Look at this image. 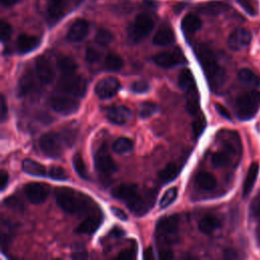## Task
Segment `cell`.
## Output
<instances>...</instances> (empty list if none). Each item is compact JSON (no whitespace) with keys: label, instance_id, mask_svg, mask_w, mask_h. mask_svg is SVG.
<instances>
[{"label":"cell","instance_id":"4316f807","mask_svg":"<svg viewBox=\"0 0 260 260\" xmlns=\"http://www.w3.org/2000/svg\"><path fill=\"white\" fill-rule=\"evenodd\" d=\"M178 85L181 90L190 92L195 88V80L192 72L189 69L181 70L178 76Z\"/></svg>","mask_w":260,"mask_h":260},{"label":"cell","instance_id":"ee69618b","mask_svg":"<svg viewBox=\"0 0 260 260\" xmlns=\"http://www.w3.org/2000/svg\"><path fill=\"white\" fill-rule=\"evenodd\" d=\"M11 35H12V27L8 22L2 20L1 23H0V38H1V41L2 42L8 41Z\"/></svg>","mask_w":260,"mask_h":260},{"label":"cell","instance_id":"c3c4849f","mask_svg":"<svg viewBox=\"0 0 260 260\" xmlns=\"http://www.w3.org/2000/svg\"><path fill=\"white\" fill-rule=\"evenodd\" d=\"M111 212H112V214H113L117 219H119L120 221L126 222L127 219H128V217H127V215L125 214V212H123L121 209H119V207L112 206V207H111Z\"/></svg>","mask_w":260,"mask_h":260},{"label":"cell","instance_id":"9f6ffc18","mask_svg":"<svg viewBox=\"0 0 260 260\" xmlns=\"http://www.w3.org/2000/svg\"><path fill=\"white\" fill-rule=\"evenodd\" d=\"M87 257H88V254L86 251H79V252H75L72 254L73 259H84Z\"/></svg>","mask_w":260,"mask_h":260},{"label":"cell","instance_id":"603a6c76","mask_svg":"<svg viewBox=\"0 0 260 260\" xmlns=\"http://www.w3.org/2000/svg\"><path fill=\"white\" fill-rule=\"evenodd\" d=\"M21 168L24 173H27L31 176L43 177L46 175L45 167L42 164H40L34 160H31V159L23 160Z\"/></svg>","mask_w":260,"mask_h":260},{"label":"cell","instance_id":"7c38bea8","mask_svg":"<svg viewBox=\"0 0 260 260\" xmlns=\"http://www.w3.org/2000/svg\"><path fill=\"white\" fill-rule=\"evenodd\" d=\"M251 33L247 29L239 28L230 35L228 39V46L234 51H239L247 47L251 43Z\"/></svg>","mask_w":260,"mask_h":260},{"label":"cell","instance_id":"f5cc1de1","mask_svg":"<svg viewBox=\"0 0 260 260\" xmlns=\"http://www.w3.org/2000/svg\"><path fill=\"white\" fill-rule=\"evenodd\" d=\"M134 257V251L131 249H127L124 250L122 252H120V254L118 255V259H132Z\"/></svg>","mask_w":260,"mask_h":260},{"label":"cell","instance_id":"83f0119b","mask_svg":"<svg viewBox=\"0 0 260 260\" xmlns=\"http://www.w3.org/2000/svg\"><path fill=\"white\" fill-rule=\"evenodd\" d=\"M154 63L163 68H172L179 63L178 58L169 52H161V53L153 56Z\"/></svg>","mask_w":260,"mask_h":260},{"label":"cell","instance_id":"74e56055","mask_svg":"<svg viewBox=\"0 0 260 260\" xmlns=\"http://www.w3.org/2000/svg\"><path fill=\"white\" fill-rule=\"evenodd\" d=\"M157 111H158L157 104H154L152 102H143L142 104H140L138 114L141 118L145 119L152 116Z\"/></svg>","mask_w":260,"mask_h":260},{"label":"cell","instance_id":"f546056e","mask_svg":"<svg viewBox=\"0 0 260 260\" xmlns=\"http://www.w3.org/2000/svg\"><path fill=\"white\" fill-rule=\"evenodd\" d=\"M239 80L250 87H257L260 85V79L250 69L243 68L239 71Z\"/></svg>","mask_w":260,"mask_h":260},{"label":"cell","instance_id":"91938a15","mask_svg":"<svg viewBox=\"0 0 260 260\" xmlns=\"http://www.w3.org/2000/svg\"><path fill=\"white\" fill-rule=\"evenodd\" d=\"M113 233H114V236H116V237H121L122 235H124V232L117 227L113 230Z\"/></svg>","mask_w":260,"mask_h":260},{"label":"cell","instance_id":"277c9868","mask_svg":"<svg viewBox=\"0 0 260 260\" xmlns=\"http://www.w3.org/2000/svg\"><path fill=\"white\" fill-rule=\"evenodd\" d=\"M84 196L68 187H59L55 190V199L60 209L68 214H74L86 206Z\"/></svg>","mask_w":260,"mask_h":260},{"label":"cell","instance_id":"5b68a950","mask_svg":"<svg viewBox=\"0 0 260 260\" xmlns=\"http://www.w3.org/2000/svg\"><path fill=\"white\" fill-rule=\"evenodd\" d=\"M153 27L154 23L152 18L145 13H140L136 16L134 22L129 27V39L133 42H140L151 33Z\"/></svg>","mask_w":260,"mask_h":260},{"label":"cell","instance_id":"db71d44e","mask_svg":"<svg viewBox=\"0 0 260 260\" xmlns=\"http://www.w3.org/2000/svg\"><path fill=\"white\" fill-rule=\"evenodd\" d=\"M159 257H160L161 259H171V258L174 257L173 251H172L171 249H169V248H165V249H163V250H160V252H159Z\"/></svg>","mask_w":260,"mask_h":260},{"label":"cell","instance_id":"1f68e13d","mask_svg":"<svg viewBox=\"0 0 260 260\" xmlns=\"http://www.w3.org/2000/svg\"><path fill=\"white\" fill-rule=\"evenodd\" d=\"M231 154H233V153L230 152L227 149L215 152L213 154V158H212L213 165L215 167H218V168H223V167L229 166L231 164V162H232Z\"/></svg>","mask_w":260,"mask_h":260},{"label":"cell","instance_id":"8d00e7d4","mask_svg":"<svg viewBox=\"0 0 260 260\" xmlns=\"http://www.w3.org/2000/svg\"><path fill=\"white\" fill-rule=\"evenodd\" d=\"M95 41L102 47H107L113 41V34L107 29H101L95 36Z\"/></svg>","mask_w":260,"mask_h":260},{"label":"cell","instance_id":"6da1fadb","mask_svg":"<svg viewBox=\"0 0 260 260\" xmlns=\"http://www.w3.org/2000/svg\"><path fill=\"white\" fill-rule=\"evenodd\" d=\"M195 53L211 87L214 90L222 88L226 81V72L218 63L214 52L205 45H200L196 48Z\"/></svg>","mask_w":260,"mask_h":260},{"label":"cell","instance_id":"f907efd6","mask_svg":"<svg viewBox=\"0 0 260 260\" xmlns=\"http://www.w3.org/2000/svg\"><path fill=\"white\" fill-rule=\"evenodd\" d=\"M7 105H6V101H5V97L2 95L1 96V122H5L6 118H7Z\"/></svg>","mask_w":260,"mask_h":260},{"label":"cell","instance_id":"4fadbf2b","mask_svg":"<svg viewBox=\"0 0 260 260\" xmlns=\"http://www.w3.org/2000/svg\"><path fill=\"white\" fill-rule=\"evenodd\" d=\"M36 73L39 81L44 85H50L54 81V69L50 61L43 56L38 57L36 60Z\"/></svg>","mask_w":260,"mask_h":260},{"label":"cell","instance_id":"836d02e7","mask_svg":"<svg viewBox=\"0 0 260 260\" xmlns=\"http://www.w3.org/2000/svg\"><path fill=\"white\" fill-rule=\"evenodd\" d=\"M123 59L114 53L108 54L104 61V66L109 71H118L123 67Z\"/></svg>","mask_w":260,"mask_h":260},{"label":"cell","instance_id":"94428289","mask_svg":"<svg viewBox=\"0 0 260 260\" xmlns=\"http://www.w3.org/2000/svg\"><path fill=\"white\" fill-rule=\"evenodd\" d=\"M259 243H260V237H259Z\"/></svg>","mask_w":260,"mask_h":260},{"label":"cell","instance_id":"9a60e30c","mask_svg":"<svg viewBox=\"0 0 260 260\" xmlns=\"http://www.w3.org/2000/svg\"><path fill=\"white\" fill-rule=\"evenodd\" d=\"M89 30L90 25L86 19H77L71 24L66 38L70 42H81L88 36Z\"/></svg>","mask_w":260,"mask_h":260},{"label":"cell","instance_id":"f1b7e54d","mask_svg":"<svg viewBox=\"0 0 260 260\" xmlns=\"http://www.w3.org/2000/svg\"><path fill=\"white\" fill-rule=\"evenodd\" d=\"M72 166L76 172L83 180H90V175L87 170V166L83 159V155L81 153H76L72 158Z\"/></svg>","mask_w":260,"mask_h":260},{"label":"cell","instance_id":"e0dca14e","mask_svg":"<svg viewBox=\"0 0 260 260\" xmlns=\"http://www.w3.org/2000/svg\"><path fill=\"white\" fill-rule=\"evenodd\" d=\"M40 39L33 35L21 34L18 36L16 41V48L19 53L25 54L34 51L40 45Z\"/></svg>","mask_w":260,"mask_h":260},{"label":"cell","instance_id":"7a4b0ae2","mask_svg":"<svg viewBox=\"0 0 260 260\" xmlns=\"http://www.w3.org/2000/svg\"><path fill=\"white\" fill-rule=\"evenodd\" d=\"M155 238L163 245H174L179 240L178 216L161 219L155 228Z\"/></svg>","mask_w":260,"mask_h":260},{"label":"cell","instance_id":"52a82bcc","mask_svg":"<svg viewBox=\"0 0 260 260\" xmlns=\"http://www.w3.org/2000/svg\"><path fill=\"white\" fill-rule=\"evenodd\" d=\"M61 136L56 133L49 132L41 136L39 145L41 150L51 159H57L62 153Z\"/></svg>","mask_w":260,"mask_h":260},{"label":"cell","instance_id":"b9f144b4","mask_svg":"<svg viewBox=\"0 0 260 260\" xmlns=\"http://www.w3.org/2000/svg\"><path fill=\"white\" fill-rule=\"evenodd\" d=\"M205 126H206V121H205V118L203 116H200L197 119H195L193 124H192L193 135L195 137L200 136L203 133V131H204Z\"/></svg>","mask_w":260,"mask_h":260},{"label":"cell","instance_id":"7dc6e473","mask_svg":"<svg viewBox=\"0 0 260 260\" xmlns=\"http://www.w3.org/2000/svg\"><path fill=\"white\" fill-rule=\"evenodd\" d=\"M216 110L223 118H225L227 120H232V116L225 106L221 105V104H216Z\"/></svg>","mask_w":260,"mask_h":260},{"label":"cell","instance_id":"e575fe53","mask_svg":"<svg viewBox=\"0 0 260 260\" xmlns=\"http://www.w3.org/2000/svg\"><path fill=\"white\" fill-rule=\"evenodd\" d=\"M133 148L132 140L128 137H119L113 143V150L116 153H126L131 151Z\"/></svg>","mask_w":260,"mask_h":260},{"label":"cell","instance_id":"f35d334b","mask_svg":"<svg viewBox=\"0 0 260 260\" xmlns=\"http://www.w3.org/2000/svg\"><path fill=\"white\" fill-rule=\"evenodd\" d=\"M177 195H178V189L176 187L168 189L160 201L161 209H167L168 206H170L176 200Z\"/></svg>","mask_w":260,"mask_h":260},{"label":"cell","instance_id":"d6a6232c","mask_svg":"<svg viewBox=\"0 0 260 260\" xmlns=\"http://www.w3.org/2000/svg\"><path fill=\"white\" fill-rule=\"evenodd\" d=\"M57 65H58V68L60 69V71L63 74L74 73L77 69L76 61L69 56H63V57L59 58Z\"/></svg>","mask_w":260,"mask_h":260},{"label":"cell","instance_id":"816d5d0a","mask_svg":"<svg viewBox=\"0 0 260 260\" xmlns=\"http://www.w3.org/2000/svg\"><path fill=\"white\" fill-rule=\"evenodd\" d=\"M8 179H9L8 174L4 170H2L1 175H0V187H1L2 191L5 189L6 185L8 184Z\"/></svg>","mask_w":260,"mask_h":260},{"label":"cell","instance_id":"bcb514c9","mask_svg":"<svg viewBox=\"0 0 260 260\" xmlns=\"http://www.w3.org/2000/svg\"><path fill=\"white\" fill-rule=\"evenodd\" d=\"M86 59L90 63H96L101 59V53L95 48H88L86 52Z\"/></svg>","mask_w":260,"mask_h":260},{"label":"cell","instance_id":"d590c367","mask_svg":"<svg viewBox=\"0 0 260 260\" xmlns=\"http://www.w3.org/2000/svg\"><path fill=\"white\" fill-rule=\"evenodd\" d=\"M34 86V80L31 76V74L25 73L19 81L18 85V93L20 96H25L28 95L32 90Z\"/></svg>","mask_w":260,"mask_h":260},{"label":"cell","instance_id":"d6986e66","mask_svg":"<svg viewBox=\"0 0 260 260\" xmlns=\"http://www.w3.org/2000/svg\"><path fill=\"white\" fill-rule=\"evenodd\" d=\"M175 41V34L169 27H162L153 37V44L157 46H168Z\"/></svg>","mask_w":260,"mask_h":260},{"label":"cell","instance_id":"11a10c76","mask_svg":"<svg viewBox=\"0 0 260 260\" xmlns=\"http://www.w3.org/2000/svg\"><path fill=\"white\" fill-rule=\"evenodd\" d=\"M224 257L226 259H236L238 258V254L234 249H226L224 252Z\"/></svg>","mask_w":260,"mask_h":260},{"label":"cell","instance_id":"6f0895ef","mask_svg":"<svg viewBox=\"0 0 260 260\" xmlns=\"http://www.w3.org/2000/svg\"><path fill=\"white\" fill-rule=\"evenodd\" d=\"M1 1V4L5 7H10L13 6L14 4H16L18 2V0H0Z\"/></svg>","mask_w":260,"mask_h":260},{"label":"cell","instance_id":"ba28073f","mask_svg":"<svg viewBox=\"0 0 260 260\" xmlns=\"http://www.w3.org/2000/svg\"><path fill=\"white\" fill-rule=\"evenodd\" d=\"M51 107L55 112L61 115H70L75 113L80 108V102L75 98L69 96H54L52 97Z\"/></svg>","mask_w":260,"mask_h":260},{"label":"cell","instance_id":"2e32d148","mask_svg":"<svg viewBox=\"0 0 260 260\" xmlns=\"http://www.w3.org/2000/svg\"><path fill=\"white\" fill-rule=\"evenodd\" d=\"M132 117V113L127 107L125 106H113L108 109L107 111V118L110 122L117 124V125H123L126 124Z\"/></svg>","mask_w":260,"mask_h":260},{"label":"cell","instance_id":"d4e9b609","mask_svg":"<svg viewBox=\"0 0 260 260\" xmlns=\"http://www.w3.org/2000/svg\"><path fill=\"white\" fill-rule=\"evenodd\" d=\"M220 226H221V222L215 216H205L200 220L198 224V228L200 232L206 234V235L214 233L216 230L220 228Z\"/></svg>","mask_w":260,"mask_h":260},{"label":"cell","instance_id":"ffe728a7","mask_svg":"<svg viewBox=\"0 0 260 260\" xmlns=\"http://www.w3.org/2000/svg\"><path fill=\"white\" fill-rule=\"evenodd\" d=\"M182 30L186 34H194L196 33L202 25V21L199 16L194 13H189L182 19Z\"/></svg>","mask_w":260,"mask_h":260},{"label":"cell","instance_id":"60d3db41","mask_svg":"<svg viewBox=\"0 0 260 260\" xmlns=\"http://www.w3.org/2000/svg\"><path fill=\"white\" fill-rule=\"evenodd\" d=\"M49 176L51 179L57 181H65L68 178V174L65 169L59 166H53L49 169Z\"/></svg>","mask_w":260,"mask_h":260},{"label":"cell","instance_id":"f6af8a7d","mask_svg":"<svg viewBox=\"0 0 260 260\" xmlns=\"http://www.w3.org/2000/svg\"><path fill=\"white\" fill-rule=\"evenodd\" d=\"M149 85L146 81H136L131 85V90L135 94H144L148 91Z\"/></svg>","mask_w":260,"mask_h":260},{"label":"cell","instance_id":"8fae6325","mask_svg":"<svg viewBox=\"0 0 260 260\" xmlns=\"http://www.w3.org/2000/svg\"><path fill=\"white\" fill-rule=\"evenodd\" d=\"M24 192L29 201L33 204L43 203L49 195V189L47 185L42 183H37V182L25 185Z\"/></svg>","mask_w":260,"mask_h":260},{"label":"cell","instance_id":"7bdbcfd3","mask_svg":"<svg viewBox=\"0 0 260 260\" xmlns=\"http://www.w3.org/2000/svg\"><path fill=\"white\" fill-rule=\"evenodd\" d=\"M186 110L188 111V113H190L191 115H196V113L199 110V103H198V97L192 93L186 103Z\"/></svg>","mask_w":260,"mask_h":260},{"label":"cell","instance_id":"3957f363","mask_svg":"<svg viewBox=\"0 0 260 260\" xmlns=\"http://www.w3.org/2000/svg\"><path fill=\"white\" fill-rule=\"evenodd\" d=\"M260 108V93L258 91H249L236 100V112L241 120L252 119Z\"/></svg>","mask_w":260,"mask_h":260},{"label":"cell","instance_id":"ab89813d","mask_svg":"<svg viewBox=\"0 0 260 260\" xmlns=\"http://www.w3.org/2000/svg\"><path fill=\"white\" fill-rule=\"evenodd\" d=\"M238 4L245 10V12L251 16L257 15L258 5L256 0H237Z\"/></svg>","mask_w":260,"mask_h":260},{"label":"cell","instance_id":"ac0fdd59","mask_svg":"<svg viewBox=\"0 0 260 260\" xmlns=\"http://www.w3.org/2000/svg\"><path fill=\"white\" fill-rule=\"evenodd\" d=\"M259 173V165L256 162H253L247 172L245 181H244V185H243V196L247 197L250 192L252 191L254 184H255V181L257 179Z\"/></svg>","mask_w":260,"mask_h":260},{"label":"cell","instance_id":"5bb4252c","mask_svg":"<svg viewBox=\"0 0 260 260\" xmlns=\"http://www.w3.org/2000/svg\"><path fill=\"white\" fill-rule=\"evenodd\" d=\"M139 195L140 194L138 191V186L132 183L121 184L112 191L113 197L125 201L127 205L133 202Z\"/></svg>","mask_w":260,"mask_h":260},{"label":"cell","instance_id":"681fc988","mask_svg":"<svg viewBox=\"0 0 260 260\" xmlns=\"http://www.w3.org/2000/svg\"><path fill=\"white\" fill-rule=\"evenodd\" d=\"M251 214L255 218H260V199L253 200L251 204Z\"/></svg>","mask_w":260,"mask_h":260},{"label":"cell","instance_id":"7402d4cb","mask_svg":"<svg viewBox=\"0 0 260 260\" xmlns=\"http://www.w3.org/2000/svg\"><path fill=\"white\" fill-rule=\"evenodd\" d=\"M228 8H229L228 4L222 1H212L207 3H202L197 7V9L201 13L209 14V15H218L224 12L225 10H227Z\"/></svg>","mask_w":260,"mask_h":260},{"label":"cell","instance_id":"484cf974","mask_svg":"<svg viewBox=\"0 0 260 260\" xmlns=\"http://www.w3.org/2000/svg\"><path fill=\"white\" fill-rule=\"evenodd\" d=\"M196 183L201 189L211 191L217 186V179L209 172H200L196 177Z\"/></svg>","mask_w":260,"mask_h":260},{"label":"cell","instance_id":"680465c9","mask_svg":"<svg viewBox=\"0 0 260 260\" xmlns=\"http://www.w3.org/2000/svg\"><path fill=\"white\" fill-rule=\"evenodd\" d=\"M143 258H145V259H152L153 258V251H152L151 247H148L144 250Z\"/></svg>","mask_w":260,"mask_h":260},{"label":"cell","instance_id":"4dcf8cb0","mask_svg":"<svg viewBox=\"0 0 260 260\" xmlns=\"http://www.w3.org/2000/svg\"><path fill=\"white\" fill-rule=\"evenodd\" d=\"M178 175H179V168L174 163H169L159 173V177L164 183H169V182L175 180Z\"/></svg>","mask_w":260,"mask_h":260},{"label":"cell","instance_id":"cb8c5ba5","mask_svg":"<svg viewBox=\"0 0 260 260\" xmlns=\"http://www.w3.org/2000/svg\"><path fill=\"white\" fill-rule=\"evenodd\" d=\"M101 225V219L99 217H89L83 221L75 229L76 234H92L98 230Z\"/></svg>","mask_w":260,"mask_h":260},{"label":"cell","instance_id":"44dd1931","mask_svg":"<svg viewBox=\"0 0 260 260\" xmlns=\"http://www.w3.org/2000/svg\"><path fill=\"white\" fill-rule=\"evenodd\" d=\"M66 3L64 0H49L47 5V13L50 19L57 20L65 13Z\"/></svg>","mask_w":260,"mask_h":260},{"label":"cell","instance_id":"30bf717a","mask_svg":"<svg viewBox=\"0 0 260 260\" xmlns=\"http://www.w3.org/2000/svg\"><path fill=\"white\" fill-rule=\"evenodd\" d=\"M120 90V83L113 76H108L101 80L96 85V95L100 99H110L114 97Z\"/></svg>","mask_w":260,"mask_h":260},{"label":"cell","instance_id":"9c48e42d","mask_svg":"<svg viewBox=\"0 0 260 260\" xmlns=\"http://www.w3.org/2000/svg\"><path fill=\"white\" fill-rule=\"evenodd\" d=\"M95 165L97 171L105 177L114 174L117 171V166L107 148L101 147L95 155Z\"/></svg>","mask_w":260,"mask_h":260},{"label":"cell","instance_id":"8992f818","mask_svg":"<svg viewBox=\"0 0 260 260\" xmlns=\"http://www.w3.org/2000/svg\"><path fill=\"white\" fill-rule=\"evenodd\" d=\"M58 88L61 92L75 97H83L87 92V81L83 76L75 73L63 74L58 83Z\"/></svg>","mask_w":260,"mask_h":260}]
</instances>
